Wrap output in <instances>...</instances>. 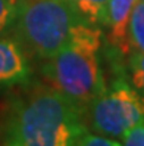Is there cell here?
Returning a JSON list of instances; mask_svg holds the SVG:
<instances>
[{
    "instance_id": "obj_1",
    "label": "cell",
    "mask_w": 144,
    "mask_h": 146,
    "mask_svg": "<svg viewBox=\"0 0 144 146\" xmlns=\"http://www.w3.org/2000/svg\"><path fill=\"white\" fill-rule=\"evenodd\" d=\"M87 133L85 112L55 87L12 100L0 123L3 146H80Z\"/></svg>"
},
{
    "instance_id": "obj_2",
    "label": "cell",
    "mask_w": 144,
    "mask_h": 146,
    "mask_svg": "<svg viewBox=\"0 0 144 146\" xmlns=\"http://www.w3.org/2000/svg\"><path fill=\"white\" fill-rule=\"evenodd\" d=\"M101 37V28L81 22L68 44L43 65V74L52 87L75 102L84 112L106 89L99 56Z\"/></svg>"
},
{
    "instance_id": "obj_3",
    "label": "cell",
    "mask_w": 144,
    "mask_h": 146,
    "mask_svg": "<svg viewBox=\"0 0 144 146\" xmlns=\"http://www.w3.org/2000/svg\"><path fill=\"white\" fill-rule=\"evenodd\" d=\"M81 22L68 0H22L11 28L25 50L46 61L68 44Z\"/></svg>"
},
{
    "instance_id": "obj_4",
    "label": "cell",
    "mask_w": 144,
    "mask_h": 146,
    "mask_svg": "<svg viewBox=\"0 0 144 146\" xmlns=\"http://www.w3.org/2000/svg\"><path fill=\"white\" fill-rule=\"evenodd\" d=\"M144 119V96L124 77L106 86L85 109V121L96 134L122 139Z\"/></svg>"
},
{
    "instance_id": "obj_5",
    "label": "cell",
    "mask_w": 144,
    "mask_h": 146,
    "mask_svg": "<svg viewBox=\"0 0 144 146\" xmlns=\"http://www.w3.org/2000/svg\"><path fill=\"white\" fill-rule=\"evenodd\" d=\"M32 77V66L22 44L11 37H0V89L25 84Z\"/></svg>"
},
{
    "instance_id": "obj_6",
    "label": "cell",
    "mask_w": 144,
    "mask_h": 146,
    "mask_svg": "<svg viewBox=\"0 0 144 146\" xmlns=\"http://www.w3.org/2000/svg\"><path fill=\"white\" fill-rule=\"evenodd\" d=\"M137 0H109L107 7V41L115 52L124 56L130 52V19Z\"/></svg>"
},
{
    "instance_id": "obj_7",
    "label": "cell",
    "mask_w": 144,
    "mask_h": 146,
    "mask_svg": "<svg viewBox=\"0 0 144 146\" xmlns=\"http://www.w3.org/2000/svg\"><path fill=\"white\" fill-rule=\"evenodd\" d=\"M68 3L84 24L99 28L106 27L109 0H68Z\"/></svg>"
},
{
    "instance_id": "obj_8",
    "label": "cell",
    "mask_w": 144,
    "mask_h": 146,
    "mask_svg": "<svg viewBox=\"0 0 144 146\" xmlns=\"http://www.w3.org/2000/svg\"><path fill=\"white\" fill-rule=\"evenodd\" d=\"M128 37L131 47L138 52H144V2L141 0H137L132 9Z\"/></svg>"
},
{
    "instance_id": "obj_9",
    "label": "cell",
    "mask_w": 144,
    "mask_h": 146,
    "mask_svg": "<svg viewBox=\"0 0 144 146\" xmlns=\"http://www.w3.org/2000/svg\"><path fill=\"white\" fill-rule=\"evenodd\" d=\"M131 84L144 96V52L135 50L128 59Z\"/></svg>"
},
{
    "instance_id": "obj_10",
    "label": "cell",
    "mask_w": 144,
    "mask_h": 146,
    "mask_svg": "<svg viewBox=\"0 0 144 146\" xmlns=\"http://www.w3.org/2000/svg\"><path fill=\"white\" fill-rule=\"evenodd\" d=\"M22 0H0V33L9 30Z\"/></svg>"
},
{
    "instance_id": "obj_11",
    "label": "cell",
    "mask_w": 144,
    "mask_h": 146,
    "mask_svg": "<svg viewBox=\"0 0 144 146\" xmlns=\"http://www.w3.org/2000/svg\"><path fill=\"white\" fill-rule=\"evenodd\" d=\"M122 146H144V119L124 134Z\"/></svg>"
},
{
    "instance_id": "obj_12",
    "label": "cell",
    "mask_w": 144,
    "mask_h": 146,
    "mask_svg": "<svg viewBox=\"0 0 144 146\" xmlns=\"http://www.w3.org/2000/svg\"><path fill=\"white\" fill-rule=\"evenodd\" d=\"M80 146H122L116 139L101 136V134H91L87 133L82 137Z\"/></svg>"
},
{
    "instance_id": "obj_13",
    "label": "cell",
    "mask_w": 144,
    "mask_h": 146,
    "mask_svg": "<svg viewBox=\"0 0 144 146\" xmlns=\"http://www.w3.org/2000/svg\"><path fill=\"white\" fill-rule=\"evenodd\" d=\"M141 2H144V0H141Z\"/></svg>"
}]
</instances>
